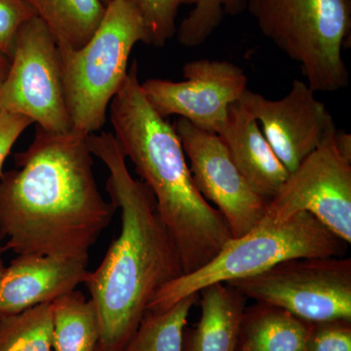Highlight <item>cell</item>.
<instances>
[{"mask_svg":"<svg viewBox=\"0 0 351 351\" xmlns=\"http://www.w3.org/2000/svg\"><path fill=\"white\" fill-rule=\"evenodd\" d=\"M88 136L36 128L0 176V240L18 256L89 260L117 208L101 195Z\"/></svg>","mask_w":351,"mask_h":351,"instance_id":"1","label":"cell"},{"mask_svg":"<svg viewBox=\"0 0 351 351\" xmlns=\"http://www.w3.org/2000/svg\"><path fill=\"white\" fill-rule=\"evenodd\" d=\"M88 145L108 168L106 189L121 212L119 237L85 281L100 317L96 351H122L154 297L184 269L151 189L129 172L113 134H90Z\"/></svg>","mask_w":351,"mask_h":351,"instance_id":"2","label":"cell"},{"mask_svg":"<svg viewBox=\"0 0 351 351\" xmlns=\"http://www.w3.org/2000/svg\"><path fill=\"white\" fill-rule=\"evenodd\" d=\"M115 140L157 210L181 256L184 274L204 267L232 239L228 223L196 186L174 126L152 108L138 80L137 61L110 105Z\"/></svg>","mask_w":351,"mask_h":351,"instance_id":"3","label":"cell"},{"mask_svg":"<svg viewBox=\"0 0 351 351\" xmlns=\"http://www.w3.org/2000/svg\"><path fill=\"white\" fill-rule=\"evenodd\" d=\"M149 32L134 0H112L94 36L80 49L60 48L64 94L71 125L96 133L105 125L110 103L128 75L129 57Z\"/></svg>","mask_w":351,"mask_h":351,"instance_id":"4","label":"cell"},{"mask_svg":"<svg viewBox=\"0 0 351 351\" xmlns=\"http://www.w3.org/2000/svg\"><path fill=\"white\" fill-rule=\"evenodd\" d=\"M260 31L299 64L314 92L350 84L341 50L351 31V0H246Z\"/></svg>","mask_w":351,"mask_h":351,"instance_id":"5","label":"cell"},{"mask_svg":"<svg viewBox=\"0 0 351 351\" xmlns=\"http://www.w3.org/2000/svg\"><path fill=\"white\" fill-rule=\"evenodd\" d=\"M348 243L308 212L279 225L256 228L232 239L204 267L182 274L159 291L147 311H160L186 295L216 283L257 276L285 261L301 258L341 257Z\"/></svg>","mask_w":351,"mask_h":351,"instance_id":"6","label":"cell"},{"mask_svg":"<svg viewBox=\"0 0 351 351\" xmlns=\"http://www.w3.org/2000/svg\"><path fill=\"white\" fill-rule=\"evenodd\" d=\"M246 299L280 307L311 323L351 321V258H301L226 283Z\"/></svg>","mask_w":351,"mask_h":351,"instance_id":"7","label":"cell"},{"mask_svg":"<svg viewBox=\"0 0 351 351\" xmlns=\"http://www.w3.org/2000/svg\"><path fill=\"white\" fill-rule=\"evenodd\" d=\"M0 112L23 115L52 133L73 130L59 45L38 16L18 32L10 68L0 85Z\"/></svg>","mask_w":351,"mask_h":351,"instance_id":"8","label":"cell"},{"mask_svg":"<svg viewBox=\"0 0 351 351\" xmlns=\"http://www.w3.org/2000/svg\"><path fill=\"white\" fill-rule=\"evenodd\" d=\"M335 133L311 152L267 203L257 228L308 212L346 243L351 242V162L341 156Z\"/></svg>","mask_w":351,"mask_h":351,"instance_id":"9","label":"cell"},{"mask_svg":"<svg viewBox=\"0 0 351 351\" xmlns=\"http://www.w3.org/2000/svg\"><path fill=\"white\" fill-rule=\"evenodd\" d=\"M182 75V82L151 78L141 88L163 119L178 115L197 128L218 133L230 106L248 89L243 69L228 61L195 60L184 64Z\"/></svg>","mask_w":351,"mask_h":351,"instance_id":"10","label":"cell"},{"mask_svg":"<svg viewBox=\"0 0 351 351\" xmlns=\"http://www.w3.org/2000/svg\"><path fill=\"white\" fill-rule=\"evenodd\" d=\"M173 126L188 156L198 191L205 199L216 205L232 239L255 230L265 217L269 200L249 186L219 136L197 128L181 117Z\"/></svg>","mask_w":351,"mask_h":351,"instance_id":"11","label":"cell"},{"mask_svg":"<svg viewBox=\"0 0 351 351\" xmlns=\"http://www.w3.org/2000/svg\"><path fill=\"white\" fill-rule=\"evenodd\" d=\"M306 82L295 80L279 100L247 89L240 105L257 120L263 135L289 173L336 132L332 115Z\"/></svg>","mask_w":351,"mask_h":351,"instance_id":"12","label":"cell"},{"mask_svg":"<svg viewBox=\"0 0 351 351\" xmlns=\"http://www.w3.org/2000/svg\"><path fill=\"white\" fill-rule=\"evenodd\" d=\"M88 261L51 256H18L0 279V316L54 302L85 283Z\"/></svg>","mask_w":351,"mask_h":351,"instance_id":"13","label":"cell"},{"mask_svg":"<svg viewBox=\"0 0 351 351\" xmlns=\"http://www.w3.org/2000/svg\"><path fill=\"white\" fill-rule=\"evenodd\" d=\"M217 135L252 189L271 199L290 173L279 160L257 120L237 101Z\"/></svg>","mask_w":351,"mask_h":351,"instance_id":"14","label":"cell"},{"mask_svg":"<svg viewBox=\"0 0 351 351\" xmlns=\"http://www.w3.org/2000/svg\"><path fill=\"white\" fill-rule=\"evenodd\" d=\"M198 295L201 317L184 329L182 351H237L246 298L226 283L207 286Z\"/></svg>","mask_w":351,"mask_h":351,"instance_id":"15","label":"cell"},{"mask_svg":"<svg viewBox=\"0 0 351 351\" xmlns=\"http://www.w3.org/2000/svg\"><path fill=\"white\" fill-rule=\"evenodd\" d=\"M313 323L280 307H245L237 351H306Z\"/></svg>","mask_w":351,"mask_h":351,"instance_id":"16","label":"cell"},{"mask_svg":"<svg viewBox=\"0 0 351 351\" xmlns=\"http://www.w3.org/2000/svg\"><path fill=\"white\" fill-rule=\"evenodd\" d=\"M60 48L80 49L94 36L105 17L101 0H29Z\"/></svg>","mask_w":351,"mask_h":351,"instance_id":"17","label":"cell"},{"mask_svg":"<svg viewBox=\"0 0 351 351\" xmlns=\"http://www.w3.org/2000/svg\"><path fill=\"white\" fill-rule=\"evenodd\" d=\"M53 350L96 351L100 317L96 304L73 290L52 302Z\"/></svg>","mask_w":351,"mask_h":351,"instance_id":"18","label":"cell"},{"mask_svg":"<svg viewBox=\"0 0 351 351\" xmlns=\"http://www.w3.org/2000/svg\"><path fill=\"white\" fill-rule=\"evenodd\" d=\"M199 295L191 294L160 311H147L122 351H182L184 331Z\"/></svg>","mask_w":351,"mask_h":351,"instance_id":"19","label":"cell"},{"mask_svg":"<svg viewBox=\"0 0 351 351\" xmlns=\"http://www.w3.org/2000/svg\"><path fill=\"white\" fill-rule=\"evenodd\" d=\"M0 351H53L52 302L0 316Z\"/></svg>","mask_w":351,"mask_h":351,"instance_id":"20","label":"cell"},{"mask_svg":"<svg viewBox=\"0 0 351 351\" xmlns=\"http://www.w3.org/2000/svg\"><path fill=\"white\" fill-rule=\"evenodd\" d=\"M179 29L177 38L184 47H197L210 38L225 16L239 15L246 0H197Z\"/></svg>","mask_w":351,"mask_h":351,"instance_id":"21","label":"cell"},{"mask_svg":"<svg viewBox=\"0 0 351 351\" xmlns=\"http://www.w3.org/2000/svg\"><path fill=\"white\" fill-rule=\"evenodd\" d=\"M137 4L145 27L149 32V44L162 47L177 34L176 19L180 7L197 0H134Z\"/></svg>","mask_w":351,"mask_h":351,"instance_id":"22","label":"cell"},{"mask_svg":"<svg viewBox=\"0 0 351 351\" xmlns=\"http://www.w3.org/2000/svg\"><path fill=\"white\" fill-rule=\"evenodd\" d=\"M36 16L29 0H0V53L11 59L21 27Z\"/></svg>","mask_w":351,"mask_h":351,"instance_id":"23","label":"cell"},{"mask_svg":"<svg viewBox=\"0 0 351 351\" xmlns=\"http://www.w3.org/2000/svg\"><path fill=\"white\" fill-rule=\"evenodd\" d=\"M306 351H351V321L313 323Z\"/></svg>","mask_w":351,"mask_h":351,"instance_id":"24","label":"cell"},{"mask_svg":"<svg viewBox=\"0 0 351 351\" xmlns=\"http://www.w3.org/2000/svg\"><path fill=\"white\" fill-rule=\"evenodd\" d=\"M32 124L31 119L16 113L0 112V176L7 156L23 132Z\"/></svg>","mask_w":351,"mask_h":351,"instance_id":"25","label":"cell"},{"mask_svg":"<svg viewBox=\"0 0 351 351\" xmlns=\"http://www.w3.org/2000/svg\"><path fill=\"white\" fill-rule=\"evenodd\" d=\"M335 145L341 156L351 162V136L343 131L336 130L334 135Z\"/></svg>","mask_w":351,"mask_h":351,"instance_id":"26","label":"cell"},{"mask_svg":"<svg viewBox=\"0 0 351 351\" xmlns=\"http://www.w3.org/2000/svg\"><path fill=\"white\" fill-rule=\"evenodd\" d=\"M9 68H10V59L0 53V85L5 80Z\"/></svg>","mask_w":351,"mask_h":351,"instance_id":"27","label":"cell"},{"mask_svg":"<svg viewBox=\"0 0 351 351\" xmlns=\"http://www.w3.org/2000/svg\"><path fill=\"white\" fill-rule=\"evenodd\" d=\"M5 250L4 248H1L0 247V279H1L2 274H3L4 269H5V267L3 265V261H2V253Z\"/></svg>","mask_w":351,"mask_h":351,"instance_id":"28","label":"cell"},{"mask_svg":"<svg viewBox=\"0 0 351 351\" xmlns=\"http://www.w3.org/2000/svg\"><path fill=\"white\" fill-rule=\"evenodd\" d=\"M101 1L104 2V3L106 4V5H107V4L108 3V2H110V1H112V0H101Z\"/></svg>","mask_w":351,"mask_h":351,"instance_id":"29","label":"cell"}]
</instances>
